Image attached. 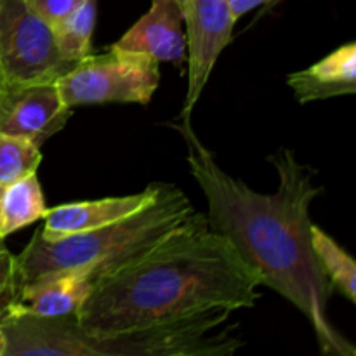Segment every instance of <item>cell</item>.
<instances>
[{"mask_svg":"<svg viewBox=\"0 0 356 356\" xmlns=\"http://www.w3.org/2000/svg\"><path fill=\"white\" fill-rule=\"evenodd\" d=\"M172 127L184 139L188 167L207 200L212 232L235 247L261 285L309 320L323 356H356L353 344L330 322L332 285L312 247L309 207L322 191L313 181L316 170L299 162L292 149L280 148L270 156L278 174L277 191L259 193L222 170L195 134L191 118H179Z\"/></svg>","mask_w":356,"mask_h":356,"instance_id":"obj_1","label":"cell"},{"mask_svg":"<svg viewBox=\"0 0 356 356\" xmlns=\"http://www.w3.org/2000/svg\"><path fill=\"white\" fill-rule=\"evenodd\" d=\"M287 86L301 104L353 96L356 92V44L348 42L315 65L287 75Z\"/></svg>","mask_w":356,"mask_h":356,"instance_id":"obj_12","label":"cell"},{"mask_svg":"<svg viewBox=\"0 0 356 356\" xmlns=\"http://www.w3.org/2000/svg\"><path fill=\"white\" fill-rule=\"evenodd\" d=\"M3 355V337H2V334H0V356Z\"/></svg>","mask_w":356,"mask_h":356,"instance_id":"obj_21","label":"cell"},{"mask_svg":"<svg viewBox=\"0 0 356 356\" xmlns=\"http://www.w3.org/2000/svg\"><path fill=\"white\" fill-rule=\"evenodd\" d=\"M228 2L233 17H235V21H238L240 17L245 16L250 10L257 9L261 6H266V3H273L277 0H228Z\"/></svg>","mask_w":356,"mask_h":356,"instance_id":"obj_19","label":"cell"},{"mask_svg":"<svg viewBox=\"0 0 356 356\" xmlns=\"http://www.w3.org/2000/svg\"><path fill=\"white\" fill-rule=\"evenodd\" d=\"M198 356H233V355H198Z\"/></svg>","mask_w":356,"mask_h":356,"instance_id":"obj_22","label":"cell"},{"mask_svg":"<svg viewBox=\"0 0 356 356\" xmlns=\"http://www.w3.org/2000/svg\"><path fill=\"white\" fill-rule=\"evenodd\" d=\"M96 284L83 271H59L45 275L19 289L16 305L7 315L37 318L75 316Z\"/></svg>","mask_w":356,"mask_h":356,"instance_id":"obj_11","label":"cell"},{"mask_svg":"<svg viewBox=\"0 0 356 356\" xmlns=\"http://www.w3.org/2000/svg\"><path fill=\"white\" fill-rule=\"evenodd\" d=\"M73 66L59 54L52 28L24 0H0V82H58Z\"/></svg>","mask_w":356,"mask_h":356,"instance_id":"obj_6","label":"cell"},{"mask_svg":"<svg viewBox=\"0 0 356 356\" xmlns=\"http://www.w3.org/2000/svg\"><path fill=\"white\" fill-rule=\"evenodd\" d=\"M47 212L37 174L0 186V240L40 221Z\"/></svg>","mask_w":356,"mask_h":356,"instance_id":"obj_13","label":"cell"},{"mask_svg":"<svg viewBox=\"0 0 356 356\" xmlns=\"http://www.w3.org/2000/svg\"><path fill=\"white\" fill-rule=\"evenodd\" d=\"M259 287L256 271L195 211L148 252L97 282L75 320L94 334L131 332L212 309L252 308Z\"/></svg>","mask_w":356,"mask_h":356,"instance_id":"obj_2","label":"cell"},{"mask_svg":"<svg viewBox=\"0 0 356 356\" xmlns=\"http://www.w3.org/2000/svg\"><path fill=\"white\" fill-rule=\"evenodd\" d=\"M312 247L320 268L329 278L332 291L339 292L350 302H356L355 259L320 226H312Z\"/></svg>","mask_w":356,"mask_h":356,"instance_id":"obj_14","label":"cell"},{"mask_svg":"<svg viewBox=\"0 0 356 356\" xmlns=\"http://www.w3.org/2000/svg\"><path fill=\"white\" fill-rule=\"evenodd\" d=\"M160 186H162V183H153L143 191L124 195V197L72 202V204H61L58 207L47 209V212L42 218L44 226L38 228L42 238L59 240L122 221V219L141 211L145 205L155 200Z\"/></svg>","mask_w":356,"mask_h":356,"instance_id":"obj_9","label":"cell"},{"mask_svg":"<svg viewBox=\"0 0 356 356\" xmlns=\"http://www.w3.org/2000/svg\"><path fill=\"white\" fill-rule=\"evenodd\" d=\"M42 153L37 145L23 138L0 134V186L37 174Z\"/></svg>","mask_w":356,"mask_h":356,"instance_id":"obj_16","label":"cell"},{"mask_svg":"<svg viewBox=\"0 0 356 356\" xmlns=\"http://www.w3.org/2000/svg\"><path fill=\"white\" fill-rule=\"evenodd\" d=\"M183 23L186 24L188 87L179 118L188 120L207 87L219 56L232 44L236 21L228 0H188Z\"/></svg>","mask_w":356,"mask_h":356,"instance_id":"obj_7","label":"cell"},{"mask_svg":"<svg viewBox=\"0 0 356 356\" xmlns=\"http://www.w3.org/2000/svg\"><path fill=\"white\" fill-rule=\"evenodd\" d=\"M193 212V204L183 190L162 183L155 200L104 228L59 240H44L37 229L16 256L19 289L59 271H83L97 284L167 238Z\"/></svg>","mask_w":356,"mask_h":356,"instance_id":"obj_4","label":"cell"},{"mask_svg":"<svg viewBox=\"0 0 356 356\" xmlns=\"http://www.w3.org/2000/svg\"><path fill=\"white\" fill-rule=\"evenodd\" d=\"M110 47L148 56L159 63L186 58L183 14L174 0H152L149 9Z\"/></svg>","mask_w":356,"mask_h":356,"instance_id":"obj_10","label":"cell"},{"mask_svg":"<svg viewBox=\"0 0 356 356\" xmlns=\"http://www.w3.org/2000/svg\"><path fill=\"white\" fill-rule=\"evenodd\" d=\"M19 296L17 259L3 242H0V322L7 316Z\"/></svg>","mask_w":356,"mask_h":356,"instance_id":"obj_17","label":"cell"},{"mask_svg":"<svg viewBox=\"0 0 356 356\" xmlns=\"http://www.w3.org/2000/svg\"><path fill=\"white\" fill-rule=\"evenodd\" d=\"M174 2L177 3V7H179V9H181V14H183V10H184V7H186L188 0H174Z\"/></svg>","mask_w":356,"mask_h":356,"instance_id":"obj_20","label":"cell"},{"mask_svg":"<svg viewBox=\"0 0 356 356\" xmlns=\"http://www.w3.org/2000/svg\"><path fill=\"white\" fill-rule=\"evenodd\" d=\"M72 108L61 99L56 82H0V134L31 141L40 148L66 127Z\"/></svg>","mask_w":356,"mask_h":356,"instance_id":"obj_8","label":"cell"},{"mask_svg":"<svg viewBox=\"0 0 356 356\" xmlns=\"http://www.w3.org/2000/svg\"><path fill=\"white\" fill-rule=\"evenodd\" d=\"M83 2L86 0H24L28 9L51 28L61 23L73 10L79 9Z\"/></svg>","mask_w":356,"mask_h":356,"instance_id":"obj_18","label":"cell"},{"mask_svg":"<svg viewBox=\"0 0 356 356\" xmlns=\"http://www.w3.org/2000/svg\"><path fill=\"white\" fill-rule=\"evenodd\" d=\"M97 0H86L68 17L52 26L58 51L66 61L76 63L92 54V33L96 26Z\"/></svg>","mask_w":356,"mask_h":356,"instance_id":"obj_15","label":"cell"},{"mask_svg":"<svg viewBox=\"0 0 356 356\" xmlns=\"http://www.w3.org/2000/svg\"><path fill=\"white\" fill-rule=\"evenodd\" d=\"M233 312L212 309L163 325L120 334H94L75 316L7 315L0 322L2 356H198L235 355L243 344Z\"/></svg>","mask_w":356,"mask_h":356,"instance_id":"obj_3","label":"cell"},{"mask_svg":"<svg viewBox=\"0 0 356 356\" xmlns=\"http://www.w3.org/2000/svg\"><path fill=\"white\" fill-rule=\"evenodd\" d=\"M0 242H2V240H0Z\"/></svg>","mask_w":356,"mask_h":356,"instance_id":"obj_23","label":"cell"},{"mask_svg":"<svg viewBox=\"0 0 356 356\" xmlns=\"http://www.w3.org/2000/svg\"><path fill=\"white\" fill-rule=\"evenodd\" d=\"M160 83V63L110 47L75 63L56 82L68 108L104 103L148 104Z\"/></svg>","mask_w":356,"mask_h":356,"instance_id":"obj_5","label":"cell"}]
</instances>
